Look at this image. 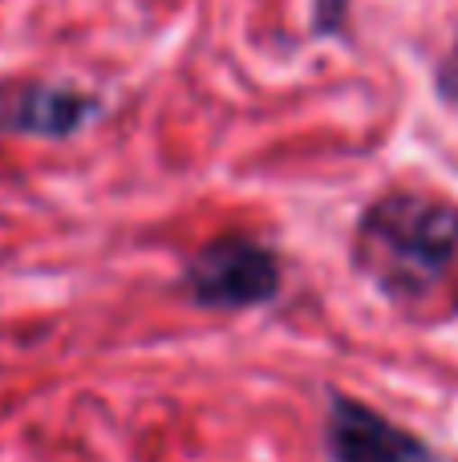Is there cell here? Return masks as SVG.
I'll list each match as a JSON object with an SVG mask.
<instances>
[{
	"label": "cell",
	"mask_w": 458,
	"mask_h": 462,
	"mask_svg": "<svg viewBox=\"0 0 458 462\" xmlns=\"http://www.w3.org/2000/svg\"><path fill=\"white\" fill-rule=\"evenodd\" d=\"M438 89H443L446 102L458 106V37H454L451 53L443 57V65H438Z\"/></svg>",
	"instance_id": "obj_5"
},
{
	"label": "cell",
	"mask_w": 458,
	"mask_h": 462,
	"mask_svg": "<svg viewBox=\"0 0 458 462\" xmlns=\"http://www.w3.org/2000/svg\"><path fill=\"white\" fill-rule=\"evenodd\" d=\"M458 263V208L426 191H386L353 227V268L394 304H418Z\"/></svg>",
	"instance_id": "obj_1"
},
{
	"label": "cell",
	"mask_w": 458,
	"mask_h": 462,
	"mask_svg": "<svg viewBox=\"0 0 458 462\" xmlns=\"http://www.w3.org/2000/svg\"><path fill=\"white\" fill-rule=\"evenodd\" d=\"M102 114V102L61 81H8L0 86V130L21 138L61 143Z\"/></svg>",
	"instance_id": "obj_4"
},
{
	"label": "cell",
	"mask_w": 458,
	"mask_h": 462,
	"mask_svg": "<svg viewBox=\"0 0 458 462\" xmlns=\"http://www.w3.org/2000/svg\"><path fill=\"white\" fill-rule=\"evenodd\" d=\"M280 280L276 252L248 236H219L183 263V292L211 312H240L276 300Z\"/></svg>",
	"instance_id": "obj_2"
},
{
	"label": "cell",
	"mask_w": 458,
	"mask_h": 462,
	"mask_svg": "<svg viewBox=\"0 0 458 462\" xmlns=\"http://www.w3.org/2000/svg\"><path fill=\"white\" fill-rule=\"evenodd\" d=\"M325 455L329 462H443L422 434L341 390L325 402Z\"/></svg>",
	"instance_id": "obj_3"
}]
</instances>
